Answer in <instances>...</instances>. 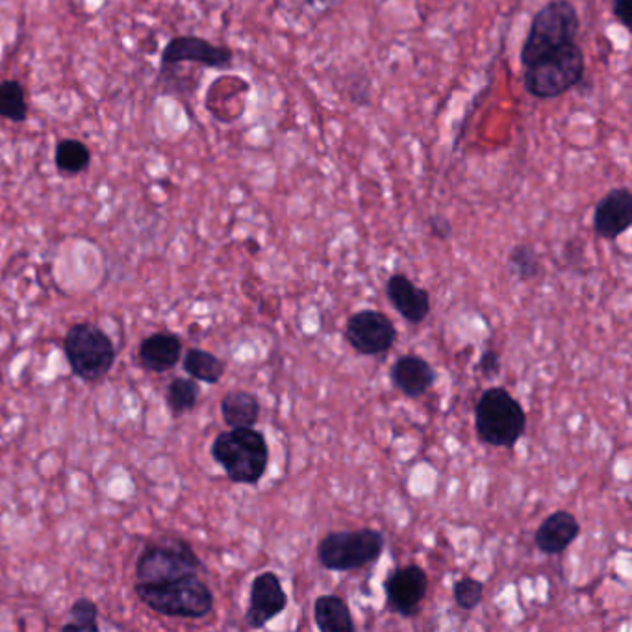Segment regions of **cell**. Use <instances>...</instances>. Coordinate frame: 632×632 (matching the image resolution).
I'll use <instances>...</instances> for the list:
<instances>
[{
	"label": "cell",
	"mask_w": 632,
	"mask_h": 632,
	"mask_svg": "<svg viewBox=\"0 0 632 632\" xmlns=\"http://www.w3.org/2000/svg\"><path fill=\"white\" fill-rule=\"evenodd\" d=\"M203 564L186 539L168 538L147 544L136 562V583H168L198 575Z\"/></svg>",
	"instance_id": "obj_8"
},
{
	"label": "cell",
	"mask_w": 632,
	"mask_h": 632,
	"mask_svg": "<svg viewBox=\"0 0 632 632\" xmlns=\"http://www.w3.org/2000/svg\"><path fill=\"white\" fill-rule=\"evenodd\" d=\"M509 266L512 269V274L520 280L536 279L542 274L538 253L534 251V247L525 245V243L510 248Z\"/></svg>",
	"instance_id": "obj_25"
},
{
	"label": "cell",
	"mask_w": 632,
	"mask_h": 632,
	"mask_svg": "<svg viewBox=\"0 0 632 632\" xmlns=\"http://www.w3.org/2000/svg\"><path fill=\"white\" fill-rule=\"evenodd\" d=\"M285 607H288V595L277 573L274 571L260 573L251 584L245 623L251 629H262L284 612Z\"/></svg>",
	"instance_id": "obj_11"
},
{
	"label": "cell",
	"mask_w": 632,
	"mask_h": 632,
	"mask_svg": "<svg viewBox=\"0 0 632 632\" xmlns=\"http://www.w3.org/2000/svg\"><path fill=\"white\" fill-rule=\"evenodd\" d=\"M427 588L428 576L423 568L415 564L397 568L385 583L388 607L404 618H412L420 612Z\"/></svg>",
	"instance_id": "obj_10"
},
{
	"label": "cell",
	"mask_w": 632,
	"mask_h": 632,
	"mask_svg": "<svg viewBox=\"0 0 632 632\" xmlns=\"http://www.w3.org/2000/svg\"><path fill=\"white\" fill-rule=\"evenodd\" d=\"M453 597L462 610H473L483 603L484 584L473 576H464L459 583H454Z\"/></svg>",
	"instance_id": "obj_26"
},
{
	"label": "cell",
	"mask_w": 632,
	"mask_h": 632,
	"mask_svg": "<svg viewBox=\"0 0 632 632\" xmlns=\"http://www.w3.org/2000/svg\"><path fill=\"white\" fill-rule=\"evenodd\" d=\"M63 353L71 372L87 385H97L112 372L116 345L94 323H75L63 338Z\"/></svg>",
	"instance_id": "obj_6"
},
{
	"label": "cell",
	"mask_w": 632,
	"mask_h": 632,
	"mask_svg": "<svg viewBox=\"0 0 632 632\" xmlns=\"http://www.w3.org/2000/svg\"><path fill=\"white\" fill-rule=\"evenodd\" d=\"M632 224V193L629 187H613L594 210V230L603 240H618Z\"/></svg>",
	"instance_id": "obj_13"
},
{
	"label": "cell",
	"mask_w": 632,
	"mask_h": 632,
	"mask_svg": "<svg viewBox=\"0 0 632 632\" xmlns=\"http://www.w3.org/2000/svg\"><path fill=\"white\" fill-rule=\"evenodd\" d=\"M581 20L571 0H549L534 13L528 34L521 47V65L527 68L539 58L576 41Z\"/></svg>",
	"instance_id": "obj_1"
},
{
	"label": "cell",
	"mask_w": 632,
	"mask_h": 632,
	"mask_svg": "<svg viewBox=\"0 0 632 632\" xmlns=\"http://www.w3.org/2000/svg\"><path fill=\"white\" fill-rule=\"evenodd\" d=\"M57 168L62 173L76 174L86 171L92 161V153L84 143L78 139H63L58 143L57 153H54Z\"/></svg>",
	"instance_id": "obj_21"
},
{
	"label": "cell",
	"mask_w": 632,
	"mask_h": 632,
	"mask_svg": "<svg viewBox=\"0 0 632 632\" xmlns=\"http://www.w3.org/2000/svg\"><path fill=\"white\" fill-rule=\"evenodd\" d=\"M306 4H311V7H316V4H330L332 0H304Z\"/></svg>",
	"instance_id": "obj_30"
},
{
	"label": "cell",
	"mask_w": 632,
	"mask_h": 632,
	"mask_svg": "<svg viewBox=\"0 0 632 632\" xmlns=\"http://www.w3.org/2000/svg\"><path fill=\"white\" fill-rule=\"evenodd\" d=\"M99 608L92 599L82 597L78 601L73 603L69 610V621L63 623V631L76 632H99Z\"/></svg>",
	"instance_id": "obj_24"
},
{
	"label": "cell",
	"mask_w": 632,
	"mask_h": 632,
	"mask_svg": "<svg viewBox=\"0 0 632 632\" xmlns=\"http://www.w3.org/2000/svg\"><path fill=\"white\" fill-rule=\"evenodd\" d=\"M211 457L236 484H256L269 464L266 436L253 428H230L211 443Z\"/></svg>",
	"instance_id": "obj_2"
},
{
	"label": "cell",
	"mask_w": 632,
	"mask_h": 632,
	"mask_svg": "<svg viewBox=\"0 0 632 632\" xmlns=\"http://www.w3.org/2000/svg\"><path fill=\"white\" fill-rule=\"evenodd\" d=\"M232 50L210 44L195 36H179L166 45L161 54V68H171L177 63L192 62L208 69H224L232 63Z\"/></svg>",
	"instance_id": "obj_12"
},
{
	"label": "cell",
	"mask_w": 632,
	"mask_h": 632,
	"mask_svg": "<svg viewBox=\"0 0 632 632\" xmlns=\"http://www.w3.org/2000/svg\"><path fill=\"white\" fill-rule=\"evenodd\" d=\"M386 295L393 304V308L412 325L425 321V317L430 312V297H428L427 290L417 288L404 275H391L386 282Z\"/></svg>",
	"instance_id": "obj_14"
},
{
	"label": "cell",
	"mask_w": 632,
	"mask_h": 632,
	"mask_svg": "<svg viewBox=\"0 0 632 632\" xmlns=\"http://www.w3.org/2000/svg\"><path fill=\"white\" fill-rule=\"evenodd\" d=\"M385 534L375 528L330 533L317 546V560L325 570H360L377 562L385 551Z\"/></svg>",
	"instance_id": "obj_7"
},
{
	"label": "cell",
	"mask_w": 632,
	"mask_h": 632,
	"mask_svg": "<svg viewBox=\"0 0 632 632\" xmlns=\"http://www.w3.org/2000/svg\"><path fill=\"white\" fill-rule=\"evenodd\" d=\"M221 415L230 428H253L260 420V401L251 391H229L221 401Z\"/></svg>",
	"instance_id": "obj_18"
},
{
	"label": "cell",
	"mask_w": 632,
	"mask_h": 632,
	"mask_svg": "<svg viewBox=\"0 0 632 632\" xmlns=\"http://www.w3.org/2000/svg\"><path fill=\"white\" fill-rule=\"evenodd\" d=\"M314 620L321 632H354L353 616L348 603L338 595H321L314 605Z\"/></svg>",
	"instance_id": "obj_19"
},
{
	"label": "cell",
	"mask_w": 632,
	"mask_h": 632,
	"mask_svg": "<svg viewBox=\"0 0 632 632\" xmlns=\"http://www.w3.org/2000/svg\"><path fill=\"white\" fill-rule=\"evenodd\" d=\"M527 427V414L520 401L505 388L484 391L475 409L478 440L494 447H512L520 441Z\"/></svg>",
	"instance_id": "obj_5"
},
{
	"label": "cell",
	"mask_w": 632,
	"mask_h": 632,
	"mask_svg": "<svg viewBox=\"0 0 632 632\" xmlns=\"http://www.w3.org/2000/svg\"><path fill=\"white\" fill-rule=\"evenodd\" d=\"M428 229L433 232V236L438 238V240H449L453 236V227L441 216H433L428 219Z\"/></svg>",
	"instance_id": "obj_29"
},
{
	"label": "cell",
	"mask_w": 632,
	"mask_h": 632,
	"mask_svg": "<svg viewBox=\"0 0 632 632\" xmlns=\"http://www.w3.org/2000/svg\"><path fill=\"white\" fill-rule=\"evenodd\" d=\"M184 369L190 377L206 385H218L224 375L223 360L203 349H190L184 356Z\"/></svg>",
	"instance_id": "obj_20"
},
{
	"label": "cell",
	"mask_w": 632,
	"mask_h": 632,
	"mask_svg": "<svg viewBox=\"0 0 632 632\" xmlns=\"http://www.w3.org/2000/svg\"><path fill=\"white\" fill-rule=\"evenodd\" d=\"M345 340L360 354L375 356L393 348L397 329L390 317L377 311L356 312L349 317Z\"/></svg>",
	"instance_id": "obj_9"
},
{
	"label": "cell",
	"mask_w": 632,
	"mask_h": 632,
	"mask_svg": "<svg viewBox=\"0 0 632 632\" xmlns=\"http://www.w3.org/2000/svg\"><path fill=\"white\" fill-rule=\"evenodd\" d=\"M182 341L173 332H155L139 345V362L153 373L171 372L180 360Z\"/></svg>",
	"instance_id": "obj_17"
},
{
	"label": "cell",
	"mask_w": 632,
	"mask_h": 632,
	"mask_svg": "<svg viewBox=\"0 0 632 632\" xmlns=\"http://www.w3.org/2000/svg\"><path fill=\"white\" fill-rule=\"evenodd\" d=\"M631 4L632 0H613L612 15L623 28H631Z\"/></svg>",
	"instance_id": "obj_28"
},
{
	"label": "cell",
	"mask_w": 632,
	"mask_h": 632,
	"mask_svg": "<svg viewBox=\"0 0 632 632\" xmlns=\"http://www.w3.org/2000/svg\"><path fill=\"white\" fill-rule=\"evenodd\" d=\"M579 534H581V525L575 520V515L566 510H558L539 523L538 531L534 534V542L539 551L546 555H560L579 538Z\"/></svg>",
	"instance_id": "obj_16"
},
{
	"label": "cell",
	"mask_w": 632,
	"mask_h": 632,
	"mask_svg": "<svg viewBox=\"0 0 632 632\" xmlns=\"http://www.w3.org/2000/svg\"><path fill=\"white\" fill-rule=\"evenodd\" d=\"M478 372L483 375L486 380H491L496 378L499 373H501V360H499V354L496 351H484L483 356L478 360Z\"/></svg>",
	"instance_id": "obj_27"
},
{
	"label": "cell",
	"mask_w": 632,
	"mask_h": 632,
	"mask_svg": "<svg viewBox=\"0 0 632 632\" xmlns=\"http://www.w3.org/2000/svg\"><path fill=\"white\" fill-rule=\"evenodd\" d=\"M134 592L150 610L169 618L200 620L214 608V594L198 575L182 576L168 583H136Z\"/></svg>",
	"instance_id": "obj_3"
},
{
	"label": "cell",
	"mask_w": 632,
	"mask_h": 632,
	"mask_svg": "<svg viewBox=\"0 0 632 632\" xmlns=\"http://www.w3.org/2000/svg\"><path fill=\"white\" fill-rule=\"evenodd\" d=\"M390 377L397 390L410 399L425 396L436 382L435 367L415 354H404L397 358L391 366Z\"/></svg>",
	"instance_id": "obj_15"
},
{
	"label": "cell",
	"mask_w": 632,
	"mask_h": 632,
	"mask_svg": "<svg viewBox=\"0 0 632 632\" xmlns=\"http://www.w3.org/2000/svg\"><path fill=\"white\" fill-rule=\"evenodd\" d=\"M197 380L195 378L177 377L169 382L166 390V401L173 415H182L195 409L198 401Z\"/></svg>",
	"instance_id": "obj_22"
},
{
	"label": "cell",
	"mask_w": 632,
	"mask_h": 632,
	"mask_svg": "<svg viewBox=\"0 0 632 632\" xmlns=\"http://www.w3.org/2000/svg\"><path fill=\"white\" fill-rule=\"evenodd\" d=\"M584 71L583 49L573 41L527 65L523 87L534 99H557L583 82Z\"/></svg>",
	"instance_id": "obj_4"
},
{
	"label": "cell",
	"mask_w": 632,
	"mask_h": 632,
	"mask_svg": "<svg viewBox=\"0 0 632 632\" xmlns=\"http://www.w3.org/2000/svg\"><path fill=\"white\" fill-rule=\"evenodd\" d=\"M28 116L25 89L17 81L0 84V118L10 119L13 123L25 121Z\"/></svg>",
	"instance_id": "obj_23"
}]
</instances>
